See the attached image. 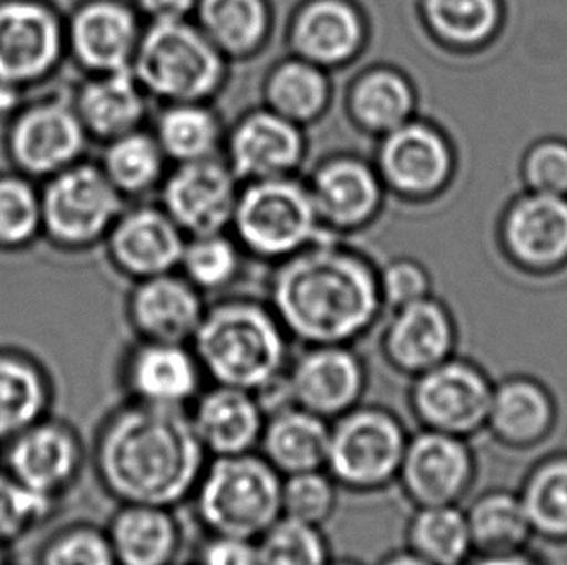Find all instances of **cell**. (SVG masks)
Here are the masks:
<instances>
[{
    "label": "cell",
    "mask_w": 567,
    "mask_h": 565,
    "mask_svg": "<svg viewBox=\"0 0 567 565\" xmlns=\"http://www.w3.org/2000/svg\"><path fill=\"white\" fill-rule=\"evenodd\" d=\"M266 300L300 347L359 345L385 314L378 261L331 235L269 268Z\"/></svg>",
    "instance_id": "cell-1"
},
{
    "label": "cell",
    "mask_w": 567,
    "mask_h": 565,
    "mask_svg": "<svg viewBox=\"0 0 567 565\" xmlns=\"http://www.w3.org/2000/svg\"><path fill=\"white\" fill-rule=\"evenodd\" d=\"M207 455L188 409L124 399L93 435V473L116 505L183 507L190 502Z\"/></svg>",
    "instance_id": "cell-2"
},
{
    "label": "cell",
    "mask_w": 567,
    "mask_h": 565,
    "mask_svg": "<svg viewBox=\"0 0 567 565\" xmlns=\"http://www.w3.org/2000/svg\"><path fill=\"white\" fill-rule=\"evenodd\" d=\"M207 383L261 396L285 380L292 341L266 298L229 292L207 300L190 341Z\"/></svg>",
    "instance_id": "cell-3"
},
{
    "label": "cell",
    "mask_w": 567,
    "mask_h": 565,
    "mask_svg": "<svg viewBox=\"0 0 567 565\" xmlns=\"http://www.w3.org/2000/svg\"><path fill=\"white\" fill-rule=\"evenodd\" d=\"M131 70L154 105H165L219 100L233 64L188 18L146 23Z\"/></svg>",
    "instance_id": "cell-4"
},
{
    "label": "cell",
    "mask_w": 567,
    "mask_h": 565,
    "mask_svg": "<svg viewBox=\"0 0 567 565\" xmlns=\"http://www.w3.org/2000/svg\"><path fill=\"white\" fill-rule=\"evenodd\" d=\"M281 484L258 451L209 458L188 504L206 535L258 541L281 517Z\"/></svg>",
    "instance_id": "cell-5"
},
{
    "label": "cell",
    "mask_w": 567,
    "mask_h": 565,
    "mask_svg": "<svg viewBox=\"0 0 567 565\" xmlns=\"http://www.w3.org/2000/svg\"><path fill=\"white\" fill-rule=\"evenodd\" d=\"M370 157L390 202L413 212L450 198L463 167L452 131L424 113L378 138Z\"/></svg>",
    "instance_id": "cell-6"
},
{
    "label": "cell",
    "mask_w": 567,
    "mask_h": 565,
    "mask_svg": "<svg viewBox=\"0 0 567 565\" xmlns=\"http://www.w3.org/2000/svg\"><path fill=\"white\" fill-rule=\"evenodd\" d=\"M229 233L250 260L269 268L326 235L302 175L240 183Z\"/></svg>",
    "instance_id": "cell-7"
},
{
    "label": "cell",
    "mask_w": 567,
    "mask_h": 565,
    "mask_svg": "<svg viewBox=\"0 0 567 565\" xmlns=\"http://www.w3.org/2000/svg\"><path fill=\"white\" fill-rule=\"evenodd\" d=\"M411 432L393 409L362 403L331 422L326 471L341 492L372 496L395 486Z\"/></svg>",
    "instance_id": "cell-8"
},
{
    "label": "cell",
    "mask_w": 567,
    "mask_h": 565,
    "mask_svg": "<svg viewBox=\"0 0 567 565\" xmlns=\"http://www.w3.org/2000/svg\"><path fill=\"white\" fill-rule=\"evenodd\" d=\"M124 206L97 161H80L41 183V243L64 256L93 253Z\"/></svg>",
    "instance_id": "cell-9"
},
{
    "label": "cell",
    "mask_w": 567,
    "mask_h": 565,
    "mask_svg": "<svg viewBox=\"0 0 567 565\" xmlns=\"http://www.w3.org/2000/svg\"><path fill=\"white\" fill-rule=\"evenodd\" d=\"M7 167L38 183L87 160L93 144L69 90L30 93L2 129Z\"/></svg>",
    "instance_id": "cell-10"
},
{
    "label": "cell",
    "mask_w": 567,
    "mask_h": 565,
    "mask_svg": "<svg viewBox=\"0 0 567 565\" xmlns=\"http://www.w3.org/2000/svg\"><path fill=\"white\" fill-rule=\"evenodd\" d=\"M305 176L326 235L354 240L377 227L390 198L374 161L351 150L323 153Z\"/></svg>",
    "instance_id": "cell-11"
},
{
    "label": "cell",
    "mask_w": 567,
    "mask_h": 565,
    "mask_svg": "<svg viewBox=\"0 0 567 565\" xmlns=\"http://www.w3.org/2000/svg\"><path fill=\"white\" fill-rule=\"evenodd\" d=\"M494 245L515 274L548 279L567 271V196L519 191L494 223Z\"/></svg>",
    "instance_id": "cell-12"
},
{
    "label": "cell",
    "mask_w": 567,
    "mask_h": 565,
    "mask_svg": "<svg viewBox=\"0 0 567 565\" xmlns=\"http://www.w3.org/2000/svg\"><path fill=\"white\" fill-rule=\"evenodd\" d=\"M66 64L64 10L54 0H0V82L39 92Z\"/></svg>",
    "instance_id": "cell-13"
},
{
    "label": "cell",
    "mask_w": 567,
    "mask_h": 565,
    "mask_svg": "<svg viewBox=\"0 0 567 565\" xmlns=\"http://www.w3.org/2000/svg\"><path fill=\"white\" fill-rule=\"evenodd\" d=\"M406 405L422 430L471 440L486 430L494 380L463 355L409 380Z\"/></svg>",
    "instance_id": "cell-14"
},
{
    "label": "cell",
    "mask_w": 567,
    "mask_h": 565,
    "mask_svg": "<svg viewBox=\"0 0 567 565\" xmlns=\"http://www.w3.org/2000/svg\"><path fill=\"white\" fill-rule=\"evenodd\" d=\"M372 39L374 22L362 0H295L285 18L287 53L336 76L364 59Z\"/></svg>",
    "instance_id": "cell-15"
},
{
    "label": "cell",
    "mask_w": 567,
    "mask_h": 565,
    "mask_svg": "<svg viewBox=\"0 0 567 565\" xmlns=\"http://www.w3.org/2000/svg\"><path fill=\"white\" fill-rule=\"evenodd\" d=\"M285 390L292 405L333 422L367 401L369 362L357 345L302 347L285 372Z\"/></svg>",
    "instance_id": "cell-16"
},
{
    "label": "cell",
    "mask_w": 567,
    "mask_h": 565,
    "mask_svg": "<svg viewBox=\"0 0 567 565\" xmlns=\"http://www.w3.org/2000/svg\"><path fill=\"white\" fill-rule=\"evenodd\" d=\"M460 339L457 316L436 292L388 310L378 326V351L383 364L406 380L452 359L460 349Z\"/></svg>",
    "instance_id": "cell-17"
},
{
    "label": "cell",
    "mask_w": 567,
    "mask_h": 565,
    "mask_svg": "<svg viewBox=\"0 0 567 565\" xmlns=\"http://www.w3.org/2000/svg\"><path fill=\"white\" fill-rule=\"evenodd\" d=\"M90 453L70 422L49 414L0 448V469L43 496L62 497L82 479Z\"/></svg>",
    "instance_id": "cell-18"
},
{
    "label": "cell",
    "mask_w": 567,
    "mask_h": 565,
    "mask_svg": "<svg viewBox=\"0 0 567 565\" xmlns=\"http://www.w3.org/2000/svg\"><path fill=\"white\" fill-rule=\"evenodd\" d=\"M310 155L308 131L264 105L229 123L221 157L240 183L299 176Z\"/></svg>",
    "instance_id": "cell-19"
},
{
    "label": "cell",
    "mask_w": 567,
    "mask_h": 565,
    "mask_svg": "<svg viewBox=\"0 0 567 565\" xmlns=\"http://www.w3.org/2000/svg\"><path fill=\"white\" fill-rule=\"evenodd\" d=\"M144 25L131 0H76L64 10L66 61L78 76L131 69Z\"/></svg>",
    "instance_id": "cell-20"
},
{
    "label": "cell",
    "mask_w": 567,
    "mask_h": 565,
    "mask_svg": "<svg viewBox=\"0 0 567 565\" xmlns=\"http://www.w3.org/2000/svg\"><path fill=\"white\" fill-rule=\"evenodd\" d=\"M476 474L471 440L419 428L406 443L395 486L413 507L461 505L475 486Z\"/></svg>",
    "instance_id": "cell-21"
},
{
    "label": "cell",
    "mask_w": 567,
    "mask_h": 565,
    "mask_svg": "<svg viewBox=\"0 0 567 565\" xmlns=\"http://www.w3.org/2000/svg\"><path fill=\"white\" fill-rule=\"evenodd\" d=\"M186 237L155 199L132 202L101 245L103 260L123 281L136 282L177 271Z\"/></svg>",
    "instance_id": "cell-22"
},
{
    "label": "cell",
    "mask_w": 567,
    "mask_h": 565,
    "mask_svg": "<svg viewBox=\"0 0 567 565\" xmlns=\"http://www.w3.org/2000/svg\"><path fill=\"white\" fill-rule=\"evenodd\" d=\"M416 35L432 53L452 61H475L506 35L507 0H409Z\"/></svg>",
    "instance_id": "cell-23"
},
{
    "label": "cell",
    "mask_w": 567,
    "mask_h": 565,
    "mask_svg": "<svg viewBox=\"0 0 567 565\" xmlns=\"http://www.w3.org/2000/svg\"><path fill=\"white\" fill-rule=\"evenodd\" d=\"M116 382L126 401L171 409H188L207 386L190 343L134 337L118 360Z\"/></svg>",
    "instance_id": "cell-24"
},
{
    "label": "cell",
    "mask_w": 567,
    "mask_h": 565,
    "mask_svg": "<svg viewBox=\"0 0 567 565\" xmlns=\"http://www.w3.org/2000/svg\"><path fill=\"white\" fill-rule=\"evenodd\" d=\"M240 181L223 157L171 165L155 202L185 237L229 230Z\"/></svg>",
    "instance_id": "cell-25"
},
{
    "label": "cell",
    "mask_w": 567,
    "mask_h": 565,
    "mask_svg": "<svg viewBox=\"0 0 567 565\" xmlns=\"http://www.w3.org/2000/svg\"><path fill=\"white\" fill-rule=\"evenodd\" d=\"M338 101L349 126L372 142L422 113L421 88L409 70L393 62L354 70Z\"/></svg>",
    "instance_id": "cell-26"
},
{
    "label": "cell",
    "mask_w": 567,
    "mask_h": 565,
    "mask_svg": "<svg viewBox=\"0 0 567 565\" xmlns=\"http://www.w3.org/2000/svg\"><path fill=\"white\" fill-rule=\"evenodd\" d=\"M207 298L178 271L131 282L124 320L134 339L190 343L206 312Z\"/></svg>",
    "instance_id": "cell-27"
},
{
    "label": "cell",
    "mask_w": 567,
    "mask_h": 565,
    "mask_svg": "<svg viewBox=\"0 0 567 565\" xmlns=\"http://www.w3.org/2000/svg\"><path fill=\"white\" fill-rule=\"evenodd\" d=\"M70 97L93 145L144 129L155 107L131 69L84 74Z\"/></svg>",
    "instance_id": "cell-28"
},
{
    "label": "cell",
    "mask_w": 567,
    "mask_h": 565,
    "mask_svg": "<svg viewBox=\"0 0 567 565\" xmlns=\"http://www.w3.org/2000/svg\"><path fill=\"white\" fill-rule=\"evenodd\" d=\"M188 414L209 458L258 451L266 411L252 391L207 383L188 407Z\"/></svg>",
    "instance_id": "cell-29"
},
{
    "label": "cell",
    "mask_w": 567,
    "mask_h": 565,
    "mask_svg": "<svg viewBox=\"0 0 567 565\" xmlns=\"http://www.w3.org/2000/svg\"><path fill=\"white\" fill-rule=\"evenodd\" d=\"M338 100L336 74L291 53L271 62L261 78V105L305 131L322 124Z\"/></svg>",
    "instance_id": "cell-30"
},
{
    "label": "cell",
    "mask_w": 567,
    "mask_h": 565,
    "mask_svg": "<svg viewBox=\"0 0 567 565\" xmlns=\"http://www.w3.org/2000/svg\"><path fill=\"white\" fill-rule=\"evenodd\" d=\"M175 507L121 504L105 525L118 565H178L185 525Z\"/></svg>",
    "instance_id": "cell-31"
},
{
    "label": "cell",
    "mask_w": 567,
    "mask_h": 565,
    "mask_svg": "<svg viewBox=\"0 0 567 565\" xmlns=\"http://www.w3.org/2000/svg\"><path fill=\"white\" fill-rule=\"evenodd\" d=\"M192 20L230 64L258 61L274 43V0H198Z\"/></svg>",
    "instance_id": "cell-32"
},
{
    "label": "cell",
    "mask_w": 567,
    "mask_h": 565,
    "mask_svg": "<svg viewBox=\"0 0 567 565\" xmlns=\"http://www.w3.org/2000/svg\"><path fill=\"white\" fill-rule=\"evenodd\" d=\"M556 401L545 383L529 376L494 382L486 430L504 448L529 450L553 432Z\"/></svg>",
    "instance_id": "cell-33"
},
{
    "label": "cell",
    "mask_w": 567,
    "mask_h": 565,
    "mask_svg": "<svg viewBox=\"0 0 567 565\" xmlns=\"http://www.w3.org/2000/svg\"><path fill=\"white\" fill-rule=\"evenodd\" d=\"M331 422L300 407H279L266 414L258 453L281 476L326 469Z\"/></svg>",
    "instance_id": "cell-34"
},
{
    "label": "cell",
    "mask_w": 567,
    "mask_h": 565,
    "mask_svg": "<svg viewBox=\"0 0 567 565\" xmlns=\"http://www.w3.org/2000/svg\"><path fill=\"white\" fill-rule=\"evenodd\" d=\"M53 376L31 352L0 347V443L53 411Z\"/></svg>",
    "instance_id": "cell-35"
},
{
    "label": "cell",
    "mask_w": 567,
    "mask_h": 565,
    "mask_svg": "<svg viewBox=\"0 0 567 565\" xmlns=\"http://www.w3.org/2000/svg\"><path fill=\"white\" fill-rule=\"evenodd\" d=\"M229 123L215 101L155 105L150 129L171 165L221 157Z\"/></svg>",
    "instance_id": "cell-36"
},
{
    "label": "cell",
    "mask_w": 567,
    "mask_h": 565,
    "mask_svg": "<svg viewBox=\"0 0 567 565\" xmlns=\"http://www.w3.org/2000/svg\"><path fill=\"white\" fill-rule=\"evenodd\" d=\"M97 147V165L126 204L155 199L171 163L150 124Z\"/></svg>",
    "instance_id": "cell-37"
},
{
    "label": "cell",
    "mask_w": 567,
    "mask_h": 565,
    "mask_svg": "<svg viewBox=\"0 0 567 565\" xmlns=\"http://www.w3.org/2000/svg\"><path fill=\"white\" fill-rule=\"evenodd\" d=\"M250 261L237 238L229 230H221L186 237L177 271L212 300L235 292Z\"/></svg>",
    "instance_id": "cell-38"
},
{
    "label": "cell",
    "mask_w": 567,
    "mask_h": 565,
    "mask_svg": "<svg viewBox=\"0 0 567 565\" xmlns=\"http://www.w3.org/2000/svg\"><path fill=\"white\" fill-rule=\"evenodd\" d=\"M405 548L432 565H467L475 556L467 515L461 505L413 507Z\"/></svg>",
    "instance_id": "cell-39"
},
{
    "label": "cell",
    "mask_w": 567,
    "mask_h": 565,
    "mask_svg": "<svg viewBox=\"0 0 567 565\" xmlns=\"http://www.w3.org/2000/svg\"><path fill=\"white\" fill-rule=\"evenodd\" d=\"M465 510L475 554L527 548L533 528L522 497L509 490H488L471 500Z\"/></svg>",
    "instance_id": "cell-40"
},
{
    "label": "cell",
    "mask_w": 567,
    "mask_h": 565,
    "mask_svg": "<svg viewBox=\"0 0 567 565\" xmlns=\"http://www.w3.org/2000/svg\"><path fill=\"white\" fill-rule=\"evenodd\" d=\"M517 494L529 517L533 535L567 541V453L538 461Z\"/></svg>",
    "instance_id": "cell-41"
},
{
    "label": "cell",
    "mask_w": 567,
    "mask_h": 565,
    "mask_svg": "<svg viewBox=\"0 0 567 565\" xmlns=\"http://www.w3.org/2000/svg\"><path fill=\"white\" fill-rule=\"evenodd\" d=\"M41 237V183L0 168V256L28 253Z\"/></svg>",
    "instance_id": "cell-42"
},
{
    "label": "cell",
    "mask_w": 567,
    "mask_h": 565,
    "mask_svg": "<svg viewBox=\"0 0 567 565\" xmlns=\"http://www.w3.org/2000/svg\"><path fill=\"white\" fill-rule=\"evenodd\" d=\"M260 565H328L333 559L322 527L279 517L256 541Z\"/></svg>",
    "instance_id": "cell-43"
},
{
    "label": "cell",
    "mask_w": 567,
    "mask_h": 565,
    "mask_svg": "<svg viewBox=\"0 0 567 565\" xmlns=\"http://www.w3.org/2000/svg\"><path fill=\"white\" fill-rule=\"evenodd\" d=\"M62 502L43 496L0 469V544L7 548L47 525Z\"/></svg>",
    "instance_id": "cell-44"
},
{
    "label": "cell",
    "mask_w": 567,
    "mask_h": 565,
    "mask_svg": "<svg viewBox=\"0 0 567 565\" xmlns=\"http://www.w3.org/2000/svg\"><path fill=\"white\" fill-rule=\"evenodd\" d=\"M338 482L326 469L284 476L281 515L315 527H326L338 513Z\"/></svg>",
    "instance_id": "cell-45"
},
{
    "label": "cell",
    "mask_w": 567,
    "mask_h": 565,
    "mask_svg": "<svg viewBox=\"0 0 567 565\" xmlns=\"http://www.w3.org/2000/svg\"><path fill=\"white\" fill-rule=\"evenodd\" d=\"M38 565H118L105 527L72 523L54 531L39 548Z\"/></svg>",
    "instance_id": "cell-46"
},
{
    "label": "cell",
    "mask_w": 567,
    "mask_h": 565,
    "mask_svg": "<svg viewBox=\"0 0 567 565\" xmlns=\"http://www.w3.org/2000/svg\"><path fill=\"white\" fill-rule=\"evenodd\" d=\"M523 191L567 196V138L540 136L519 157L517 167Z\"/></svg>",
    "instance_id": "cell-47"
},
{
    "label": "cell",
    "mask_w": 567,
    "mask_h": 565,
    "mask_svg": "<svg viewBox=\"0 0 567 565\" xmlns=\"http://www.w3.org/2000/svg\"><path fill=\"white\" fill-rule=\"evenodd\" d=\"M378 285L385 312L413 305L436 292V282L429 266L409 254L378 261Z\"/></svg>",
    "instance_id": "cell-48"
},
{
    "label": "cell",
    "mask_w": 567,
    "mask_h": 565,
    "mask_svg": "<svg viewBox=\"0 0 567 565\" xmlns=\"http://www.w3.org/2000/svg\"><path fill=\"white\" fill-rule=\"evenodd\" d=\"M192 565H260L258 544L240 536L206 535Z\"/></svg>",
    "instance_id": "cell-49"
},
{
    "label": "cell",
    "mask_w": 567,
    "mask_h": 565,
    "mask_svg": "<svg viewBox=\"0 0 567 565\" xmlns=\"http://www.w3.org/2000/svg\"><path fill=\"white\" fill-rule=\"evenodd\" d=\"M144 22L188 20L198 7V0H131Z\"/></svg>",
    "instance_id": "cell-50"
},
{
    "label": "cell",
    "mask_w": 567,
    "mask_h": 565,
    "mask_svg": "<svg viewBox=\"0 0 567 565\" xmlns=\"http://www.w3.org/2000/svg\"><path fill=\"white\" fill-rule=\"evenodd\" d=\"M467 565H543L537 556L527 548L522 551L494 552V554H475Z\"/></svg>",
    "instance_id": "cell-51"
},
{
    "label": "cell",
    "mask_w": 567,
    "mask_h": 565,
    "mask_svg": "<svg viewBox=\"0 0 567 565\" xmlns=\"http://www.w3.org/2000/svg\"><path fill=\"white\" fill-rule=\"evenodd\" d=\"M30 93L18 85L0 82V129L18 113V109L22 107Z\"/></svg>",
    "instance_id": "cell-52"
},
{
    "label": "cell",
    "mask_w": 567,
    "mask_h": 565,
    "mask_svg": "<svg viewBox=\"0 0 567 565\" xmlns=\"http://www.w3.org/2000/svg\"><path fill=\"white\" fill-rule=\"evenodd\" d=\"M378 565H432L429 562H424V559L419 558L416 554H413L411 551H406V548H401V551L390 552L388 556H383L380 559V564Z\"/></svg>",
    "instance_id": "cell-53"
},
{
    "label": "cell",
    "mask_w": 567,
    "mask_h": 565,
    "mask_svg": "<svg viewBox=\"0 0 567 565\" xmlns=\"http://www.w3.org/2000/svg\"><path fill=\"white\" fill-rule=\"evenodd\" d=\"M328 565H367L354 558H333Z\"/></svg>",
    "instance_id": "cell-54"
},
{
    "label": "cell",
    "mask_w": 567,
    "mask_h": 565,
    "mask_svg": "<svg viewBox=\"0 0 567 565\" xmlns=\"http://www.w3.org/2000/svg\"><path fill=\"white\" fill-rule=\"evenodd\" d=\"M8 551L10 548H7L4 544H0V565H10V558H8L10 554H8Z\"/></svg>",
    "instance_id": "cell-55"
},
{
    "label": "cell",
    "mask_w": 567,
    "mask_h": 565,
    "mask_svg": "<svg viewBox=\"0 0 567 565\" xmlns=\"http://www.w3.org/2000/svg\"><path fill=\"white\" fill-rule=\"evenodd\" d=\"M0 448H2V443H0Z\"/></svg>",
    "instance_id": "cell-56"
}]
</instances>
